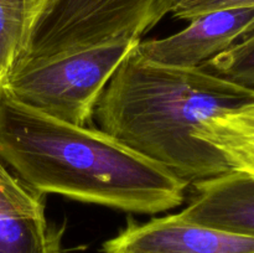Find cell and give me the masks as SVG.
I'll return each mask as SVG.
<instances>
[{"instance_id": "1", "label": "cell", "mask_w": 254, "mask_h": 253, "mask_svg": "<svg viewBox=\"0 0 254 253\" xmlns=\"http://www.w3.org/2000/svg\"><path fill=\"white\" fill-rule=\"evenodd\" d=\"M0 160L29 188L136 213L181 206L190 185L102 129L25 106L2 89Z\"/></svg>"}, {"instance_id": "2", "label": "cell", "mask_w": 254, "mask_h": 253, "mask_svg": "<svg viewBox=\"0 0 254 253\" xmlns=\"http://www.w3.org/2000/svg\"><path fill=\"white\" fill-rule=\"evenodd\" d=\"M253 97L201 66L149 61L135 46L109 79L94 114L102 130L195 185L232 170L220 151L197 139L196 130L206 119Z\"/></svg>"}, {"instance_id": "3", "label": "cell", "mask_w": 254, "mask_h": 253, "mask_svg": "<svg viewBox=\"0 0 254 253\" xmlns=\"http://www.w3.org/2000/svg\"><path fill=\"white\" fill-rule=\"evenodd\" d=\"M173 6L174 0H56L11 72L103 45L141 40Z\"/></svg>"}, {"instance_id": "4", "label": "cell", "mask_w": 254, "mask_h": 253, "mask_svg": "<svg viewBox=\"0 0 254 253\" xmlns=\"http://www.w3.org/2000/svg\"><path fill=\"white\" fill-rule=\"evenodd\" d=\"M140 40L83 50L36 67L11 72L2 89L25 106L84 126L114 72Z\"/></svg>"}, {"instance_id": "5", "label": "cell", "mask_w": 254, "mask_h": 253, "mask_svg": "<svg viewBox=\"0 0 254 253\" xmlns=\"http://www.w3.org/2000/svg\"><path fill=\"white\" fill-rule=\"evenodd\" d=\"M103 253H254V237L189 222L180 216L129 218L126 227L102 246Z\"/></svg>"}, {"instance_id": "6", "label": "cell", "mask_w": 254, "mask_h": 253, "mask_svg": "<svg viewBox=\"0 0 254 253\" xmlns=\"http://www.w3.org/2000/svg\"><path fill=\"white\" fill-rule=\"evenodd\" d=\"M181 31L163 39L139 41L144 59L165 66L193 68L220 55L254 26V7L205 12L191 19Z\"/></svg>"}, {"instance_id": "7", "label": "cell", "mask_w": 254, "mask_h": 253, "mask_svg": "<svg viewBox=\"0 0 254 253\" xmlns=\"http://www.w3.org/2000/svg\"><path fill=\"white\" fill-rule=\"evenodd\" d=\"M64 226L46 216L45 195L0 160V253H64Z\"/></svg>"}, {"instance_id": "8", "label": "cell", "mask_w": 254, "mask_h": 253, "mask_svg": "<svg viewBox=\"0 0 254 253\" xmlns=\"http://www.w3.org/2000/svg\"><path fill=\"white\" fill-rule=\"evenodd\" d=\"M196 193L178 215L189 222L254 237V178L231 170L195 184Z\"/></svg>"}, {"instance_id": "9", "label": "cell", "mask_w": 254, "mask_h": 253, "mask_svg": "<svg viewBox=\"0 0 254 253\" xmlns=\"http://www.w3.org/2000/svg\"><path fill=\"white\" fill-rule=\"evenodd\" d=\"M196 136L220 151L232 170L254 178V97L206 119Z\"/></svg>"}, {"instance_id": "10", "label": "cell", "mask_w": 254, "mask_h": 253, "mask_svg": "<svg viewBox=\"0 0 254 253\" xmlns=\"http://www.w3.org/2000/svg\"><path fill=\"white\" fill-rule=\"evenodd\" d=\"M56 0H0V71L9 74L26 55L37 25Z\"/></svg>"}, {"instance_id": "11", "label": "cell", "mask_w": 254, "mask_h": 253, "mask_svg": "<svg viewBox=\"0 0 254 253\" xmlns=\"http://www.w3.org/2000/svg\"><path fill=\"white\" fill-rule=\"evenodd\" d=\"M201 67L254 93V26L232 46Z\"/></svg>"}, {"instance_id": "12", "label": "cell", "mask_w": 254, "mask_h": 253, "mask_svg": "<svg viewBox=\"0 0 254 253\" xmlns=\"http://www.w3.org/2000/svg\"><path fill=\"white\" fill-rule=\"evenodd\" d=\"M233 7H254V0H178L170 14L179 20L190 21L205 12Z\"/></svg>"}, {"instance_id": "13", "label": "cell", "mask_w": 254, "mask_h": 253, "mask_svg": "<svg viewBox=\"0 0 254 253\" xmlns=\"http://www.w3.org/2000/svg\"><path fill=\"white\" fill-rule=\"evenodd\" d=\"M2 84H4V76H2L1 71H0V96H1L2 92Z\"/></svg>"}, {"instance_id": "14", "label": "cell", "mask_w": 254, "mask_h": 253, "mask_svg": "<svg viewBox=\"0 0 254 253\" xmlns=\"http://www.w3.org/2000/svg\"><path fill=\"white\" fill-rule=\"evenodd\" d=\"M176 1H178V0H174V5H175V2H176ZM173 7H174V6H173Z\"/></svg>"}]
</instances>
